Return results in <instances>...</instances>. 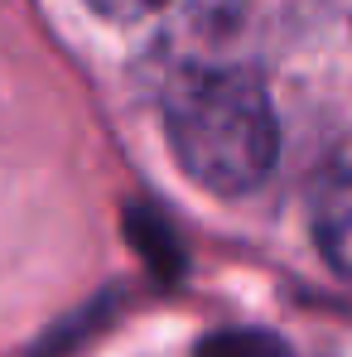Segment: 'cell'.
I'll return each instance as SVG.
<instances>
[{
    "instance_id": "obj_1",
    "label": "cell",
    "mask_w": 352,
    "mask_h": 357,
    "mask_svg": "<svg viewBox=\"0 0 352 357\" xmlns=\"http://www.w3.org/2000/svg\"><path fill=\"white\" fill-rule=\"evenodd\" d=\"M164 135L178 169L222 198L261 188L280 155V121L270 92L246 68L183 73L164 97Z\"/></svg>"
},
{
    "instance_id": "obj_2",
    "label": "cell",
    "mask_w": 352,
    "mask_h": 357,
    "mask_svg": "<svg viewBox=\"0 0 352 357\" xmlns=\"http://www.w3.org/2000/svg\"><path fill=\"white\" fill-rule=\"evenodd\" d=\"M314 241L323 261L352 280V174H333L314 198Z\"/></svg>"
},
{
    "instance_id": "obj_3",
    "label": "cell",
    "mask_w": 352,
    "mask_h": 357,
    "mask_svg": "<svg viewBox=\"0 0 352 357\" xmlns=\"http://www.w3.org/2000/svg\"><path fill=\"white\" fill-rule=\"evenodd\" d=\"M169 0H87V10H97L102 20L112 24H135V20H150L155 10H164Z\"/></svg>"
}]
</instances>
